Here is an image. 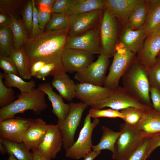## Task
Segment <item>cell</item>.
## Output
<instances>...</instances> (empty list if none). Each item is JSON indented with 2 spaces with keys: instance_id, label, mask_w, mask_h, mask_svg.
Listing matches in <instances>:
<instances>
[{
  "instance_id": "cell-1",
  "label": "cell",
  "mask_w": 160,
  "mask_h": 160,
  "mask_svg": "<svg viewBox=\"0 0 160 160\" xmlns=\"http://www.w3.org/2000/svg\"><path fill=\"white\" fill-rule=\"evenodd\" d=\"M69 28L42 32L35 37L28 38L23 47L29 61L44 57H61Z\"/></svg>"
},
{
  "instance_id": "cell-2",
  "label": "cell",
  "mask_w": 160,
  "mask_h": 160,
  "mask_svg": "<svg viewBox=\"0 0 160 160\" xmlns=\"http://www.w3.org/2000/svg\"><path fill=\"white\" fill-rule=\"evenodd\" d=\"M123 87L141 103L152 108L147 68L136 58L121 77Z\"/></svg>"
},
{
  "instance_id": "cell-3",
  "label": "cell",
  "mask_w": 160,
  "mask_h": 160,
  "mask_svg": "<svg viewBox=\"0 0 160 160\" xmlns=\"http://www.w3.org/2000/svg\"><path fill=\"white\" fill-rule=\"evenodd\" d=\"M45 93L38 88L28 92H20L17 99L8 106L0 109V121L15 117L18 113L31 110L38 115L48 107Z\"/></svg>"
},
{
  "instance_id": "cell-4",
  "label": "cell",
  "mask_w": 160,
  "mask_h": 160,
  "mask_svg": "<svg viewBox=\"0 0 160 160\" xmlns=\"http://www.w3.org/2000/svg\"><path fill=\"white\" fill-rule=\"evenodd\" d=\"M120 135L115 145L112 158L114 160H128L146 138L135 127L125 123L120 126Z\"/></svg>"
},
{
  "instance_id": "cell-5",
  "label": "cell",
  "mask_w": 160,
  "mask_h": 160,
  "mask_svg": "<svg viewBox=\"0 0 160 160\" xmlns=\"http://www.w3.org/2000/svg\"><path fill=\"white\" fill-rule=\"evenodd\" d=\"M103 11L100 25V54L110 58L113 57L116 52L119 21L105 9Z\"/></svg>"
},
{
  "instance_id": "cell-6",
  "label": "cell",
  "mask_w": 160,
  "mask_h": 160,
  "mask_svg": "<svg viewBox=\"0 0 160 160\" xmlns=\"http://www.w3.org/2000/svg\"><path fill=\"white\" fill-rule=\"evenodd\" d=\"M70 112L64 120H58L57 125L61 134L64 148L66 150L74 143V136L83 113L88 106L83 102L71 103Z\"/></svg>"
},
{
  "instance_id": "cell-7",
  "label": "cell",
  "mask_w": 160,
  "mask_h": 160,
  "mask_svg": "<svg viewBox=\"0 0 160 160\" xmlns=\"http://www.w3.org/2000/svg\"><path fill=\"white\" fill-rule=\"evenodd\" d=\"M91 118L89 113L85 117L77 140L70 148L65 150L66 157L78 159L84 158L92 151V132L100 121L98 118H94L92 122Z\"/></svg>"
},
{
  "instance_id": "cell-8",
  "label": "cell",
  "mask_w": 160,
  "mask_h": 160,
  "mask_svg": "<svg viewBox=\"0 0 160 160\" xmlns=\"http://www.w3.org/2000/svg\"><path fill=\"white\" fill-rule=\"evenodd\" d=\"M135 54L124 48H116L104 87L113 89L119 86L120 79L136 57Z\"/></svg>"
},
{
  "instance_id": "cell-9",
  "label": "cell",
  "mask_w": 160,
  "mask_h": 160,
  "mask_svg": "<svg viewBox=\"0 0 160 160\" xmlns=\"http://www.w3.org/2000/svg\"><path fill=\"white\" fill-rule=\"evenodd\" d=\"M91 107V109H100L105 107L119 111L130 107H136L145 110L152 108L140 102L123 87L119 86L113 89L107 98L98 102Z\"/></svg>"
},
{
  "instance_id": "cell-10",
  "label": "cell",
  "mask_w": 160,
  "mask_h": 160,
  "mask_svg": "<svg viewBox=\"0 0 160 160\" xmlns=\"http://www.w3.org/2000/svg\"><path fill=\"white\" fill-rule=\"evenodd\" d=\"M109 64V58L100 54L96 61L83 70L76 72L74 78L80 83L102 86L105 81L106 74Z\"/></svg>"
},
{
  "instance_id": "cell-11",
  "label": "cell",
  "mask_w": 160,
  "mask_h": 160,
  "mask_svg": "<svg viewBox=\"0 0 160 160\" xmlns=\"http://www.w3.org/2000/svg\"><path fill=\"white\" fill-rule=\"evenodd\" d=\"M103 9L77 14L69 17L70 25L68 36L81 35L99 25Z\"/></svg>"
},
{
  "instance_id": "cell-12",
  "label": "cell",
  "mask_w": 160,
  "mask_h": 160,
  "mask_svg": "<svg viewBox=\"0 0 160 160\" xmlns=\"http://www.w3.org/2000/svg\"><path fill=\"white\" fill-rule=\"evenodd\" d=\"M63 67L66 72L81 71L93 62V54L84 50L65 48L61 56Z\"/></svg>"
},
{
  "instance_id": "cell-13",
  "label": "cell",
  "mask_w": 160,
  "mask_h": 160,
  "mask_svg": "<svg viewBox=\"0 0 160 160\" xmlns=\"http://www.w3.org/2000/svg\"><path fill=\"white\" fill-rule=\"evenodd\" d=\"M100 25L81 35L76 37L68 36L65 48L83 50L93 55L100 54Z\"/></svg>"
},
{
  "instance_id": "cell-14",
  "label": "cell",
  "mask_w": 160,
  "mask_h": 160,
  "mask_svg": "<svg viewBox=\"0 0 160 160\" xmlns=\"http://www.w3.org/2000/svg\"><path fill=\"white\" fill-rule=\"evenodd\" d=\"M63 146L61 134L57 124H49L37 149L47 160L55 158Z\"/></svg>"
},
{
  "instance_id": "cell-15",
  "label": "cell",
  "mask_w": 160,
  "mask_h": 160,
  "mask_svg": "<svg viewBox=\"0 0 160 160\" xmlns=\"http://www.w3.org/2000/svg\"><path fill=\"white\" fill-rule=\"evenodd\" d=\"M33 120L30 118H11L0 121L1 138L20 143Z\"/></svg>"
},
{
  "instance_id": "cell-16",
  "label": "cell",
  "mask_w": 160,
  "mask_h": 160,
  "mask_svg": "<svg viewBox=\"0 0 160 160\" xmlns=\"http://www.w3.org/2000/svg\"><path fill=\"white\" fill-rule=\"evenodd\" d=\"M160 51V28L147 35L143 47L137 53L139 62L147 69L156 62Z\"/></svg>"
},
{
  "instance_id": "cell-17",
  "label": "cell",
  "mask_w": 160,
  "mask_h": 160,
  "mask_svg": "<svg viewBox=\"0 0 160 160\" xmlns=\"http://www.w3.org/2000/svg\"><path fill=\"white\" fill-rule=\"evenodd\" d=\"M76 97L88 106L108 97L113 89L88 83L76 84Z\"/></svg>"
},
{
  "instance_id": "cell-18",
  "label": "cell",
  "mask_w": 160,
  "mask_h": 160,
  "mask_svg": "<svg viewBox=\"0 0 160 160\" xmlns=\"http://www.w3.org/2000/svg\"><path fill=\"white\" fill-rule=\"evenodd\" d=\"M144 0H103L105 9L124 25L134 10Z\"/></svg>"
},
{
  "instance_id": "cell-19",
  "label": "cell",
  "mask_w": 160,
  "mask_h": 160,
  "mask_svg": "<svg viewBox=\"0 0 160 160\" xmlns=\"http://www.w3.org/2000/svg\"><path fill=\"white\" fill-rule=\"evenodd\" d=\"M147 36L144 26L134 30L125 25L116 48H124L137 53L142 48Z\"/></svg>"
},
{
  "instance_id": "cell-20",
  "label": "cell",
  "mask_w": 160,
  "mask_h": 160,
  "mask_svg": "<svg viewBox=\"0 0 160 160\" xmlns=\"http://www.w3.org/2000/svg\"><path fill=\"white\" fill-rule=\"evenodd\" d=\"M135 128L145 138L160 134V112L153 108L145 110Z\"/></svg>"
},
{
  "instance_id": "cell-21",
  "label": "cell",
  "mask_w": 160,
  "mask_h": 160,
  "mask_svg": "<svg viewBox=\"0 0 160 160\" xmlns=\"http://www.w3.org/2000/svg\"><path fill=\"white\" fill-rule=\"evenodd\" d=\"M48 124L41 118L33 120L24 135L23 142L30 150L37 148L43 139Z\"/></svg>"
},
{
  "instance_id": "cell-22",
  "label": "cell",
  "mask_w": 160,
  "mask_h": 160,
  "mask_svg": "<svg viewBox=\"0 0 160 160\" xmlns=\"http://www.w3.org/2000/svg\"><path fill=\"white\" fill-rule=\"evenodd\" d=\"M37 88L47 95L48 99L52 104V112L57 116L58 120L62 121L65 120L70 111V106L69 104L65 103L63 101V97L53 90L49 82L39 84Z\"/></svg>"
},
{
  "instance_id": "cell-23",
  "label": "cell",
  "mask_w": 160,
  "mask_h": 160,
  "mask_svg": "<svg viewBox=\"0 0 160 160\" xmlns=\"http://www.w3.org/2000/svg\"><path fill=\"white\" fill-rule=\"evenodd\" d=\"M51 84L67 101H71L76 97V84L66 73L53 77Z\"/></svg>"
},
{
  "instance_id": "cell-24",
  "label": "cell",
  "mask_w": 160,
  "mask_h": 160,
  "mask_svg": "<svg viewBox=\"0 0 160 160\" xmlns=\"http://www.w3.org/2000/svg\"><path fill=\"white\" fill-rule=\"evenodd\" d=\"M149 6V0H144L134 10L125 25L134 30L143 27L146 22Z\"/></svg>"
},
{
  "instance_id": "cell-25",
  "label": "cell",
  "mask_w": 160,
  "mask_h": 160,
  "mask_svg": "<svg viewBox=\"0 0 160 160\" xmlns=\"http://www.w3.org/2000/svg\"><path fill=\"white\" fill-rule=\"evenodd\" d=\"M9 15L11 17V20L9 27L13 34L14 49V50L20 49L28 38V32L23 20L15 18L12 14Z\"/></svg>"
},
{
  "instance_id": "cell-26",
  "label": "cell",
  "mask_w": 160,
  "mask_h": 160,
  "mask_svg": "<svg viewBox=\"0 0 160 160\" xmlns=\"http://www.w3.org/2000/svg\"><path fill=\"white\" fill-rule=\"evenodd\" d=\"M1 142L5 147L7 153L13 155L18 160H33V152L30 151L23 142L19 143L0 138Z\"/></svg>"
},
{
  "instance_id": "cell-27",
  "label": "cell",
  "mask_w": 160,
  "mask_h": 160,
  "mask_svg": "<svg viewBox=\"0 0 160 160\" xmlns=\"http://www.w3.org/2000/svg\"><path fill=\"white\" fill-rule=\"evenodd\" d=\"M150 6L144 25L147 35L160 28V0H149Z\"/></svg>"
},
{
  "instance_id": "cell-28",
  "label": "cell",
  "mask_w": 160,
  "mask_h": 160,
  "mask_svg": "<svg viewBox=\"0 0 160 160\" xmlns=\"http://www.w3.org/2000/svg\"><path fill=\"white\" fill-rule=\"evenodd\" d=\"M14 63L19 75L23 79H30L32 77L29 66V60L23 47L14 50L9 56Z\"/></svg>"
},
{
  "instance_id": "cell-29",
  "label": "cell",
  "mask_w": 160,
  "mask_h": 160,
  "mask_svg": "<svg viewBox=\"0 0 160 160\" xmlns=\"http://www.w3.org/2000/svg\"><path fill=\"white\" fill-rule=\"evenodd\" d=\"M102 135L99 143L96 145H93L92 149L94 151H100L106 149L114 151L115 145L121 132H115L105 126L102 127Z\"/></svg>"
},
{
  "instance_id": "cell-30",
  "label": "cell",
  "mask_w": 160,
  "mask_h": 160,
  "mask_svg": "<svg viewBox=\"0 0 160 160\" xmlns=\"http://www.w3.org/2000/svg\"><path fill=\"white\" fill-rule=\"evenodd\" d=\"M105 7L103 0H76L67 15L70 17L77 14L103 9Z\"/></svg>"
},
{
  "instance_id": "cell-31",
  "label": "cell",
  "mask_w": 160,
  "mask_h": 160,
  "mask_svg": "<svg viewBox=\"0 0 160 160\" xmlns=\"http://www.w3.org/2000/svg\"><path fill=\"white\" fill-rule=\"evenodd\" d=\"M3 81L5 85L7 87L18 88L21 92H31L35 87L36 82L32 79L28 82L24 81L18 76L12 74L3 73Z\"/></svg>"
},
{
  "instance_id": "cell-32",
  "label": "cell",
  "mask_w": 160,
  "mask_h": 160,
  "mask_svg": "<svg viewBox=\"0 0 160 160\" xmlns=\"http://www.w3.org/2000/svg\"><path fill=\"white\" fill-rule=\"evenodd\" d=\"M13 39L9 26L0 28V55L9 56L14 51Z\"/></svg>"
},
{
  "instance_id": "cell-33",
  "label": "cell",
  "mask_w": 160,
  "mask_h": 160,
  "mask_svg": "<svg viewBox=\"0 0 160 160\" xmlns=\"http://www.w3.org/2000/svg\"><path fill=\"white\" fill-rule=\"evenodd\" d=\"M145 110L139 108L130 107L123 109L120 112L125 123L128 125L135 127L142 118Z\"/></svg>"
},
{
  "instance_id": "cell-34",
  "label": "cell",
  "mask_w": 160,
  "mask_h": 160,
  "mask_svg": "<svg viewBox=\"0 0 160 160\" xmlns=\"http://www.w3.org/2000/svg\"><path fill=\"white\" fill-rule=\"evenodd\" d=\"M69 17L67 14L52 13V17L46 28V31H59L69 28Z\"/></svg>"
},
{
  "instance_id": "cell-35",
  "label": "cell",
  "mask_w": 160,
  "mask_h": 160,
  "mask_svg": "<svg viewBox=\"0 0 160 160\" xmlns=\"http://www.w3.org/2000/svg\"><path fill=\"white\" fill-rule=\"evenodd\" d=\"M3 73L0 72V107L2 108L9 105L16 99V96L12 88H8L4 84Z\"/></svg>"
},
{
  "instance_id": "cell-36",
  "label": "cell",
  "mask_w": 160,
  "mask_h": 160,
  "mask_svg": "<svg viewBox=\"0 0 160 160\" xmlns=\"http://www.w3.org/2000/svg\"><path fill=\"white\" fill-rule=\"evenodd\" d=\"M150 86L160 89V57H157L154 64L147 69Z\"/></svg>"
},
{
  "instance_id": "cell-37",
  "label": "cell",
  "mask_w": 160,
  "mask_h": 160,
  "mask_svg": "<svg viewBox=\"0 0 160 160\" xmlns=\"http://www.w3.org/2000/svg\"><path fill=\"white\" fill-rule=\"evenodd\" d=\"M25 1L22 0H0V12L13 15Z\"/></svg>"
},
{
  "instance_id": "cell-38",
  "label": "cell",
  "mask_w": 160,
  "mask_h": 160,
  "mask_svg": "<svg viewBox=\"0 0 160 160\" xmlns=\"http://www.w3.org/2000/svg\"><path fill=\"white\" fill-rule=\"evenodd\" d=\"M33 6L32 0L29 1L22 12V20L27 31L31 32L33 26Z\"/></svg>"
},
{
  "instance_id": "cell-39",
  "label": "cell",
  "mask_w": 160,
  "mask_h": 160,
  "mask_svg": "<svg viewBox=\"0 0 160 160\" xmlns=\"http://www.w3.org/2000/svg\"><path fill=\"white\" fill-rule=\"evenodd\" d=\"M89 114L91 117L94 118L101 117L122 118L120 111L112 109H97L91 108L89 111Z\"/></svg>"
},
{
  "instance_id": "cell-40",
  "label": "cell",
  "mask_w": 160,
  "mask_h": 160,
  "mask_svg": "<svg viewBox=\"0 0 160 160\" xmlns=\"http://www.w3.org/2000/svg\"><path fill=\"white\" fill-rule=\"evenodd\" d=\"M76 0H55L51 9L52 13L67 14Z\"/></svg>"
},
{
  "instance_id": "cell-41",
  "label": "cell",
  "mask_w": 160,
  "mask_h": 160,
  "mask_svg": "<svg viewBox=\"0 0 160 160\" xmlns=\"http://www.w3.org/2000/svg\"><path fill=\"white\" fill-rule=\"evenodd\" d=\"M0 67L4 73L19 75L14 63L9 56L0 55Z\"/></svg>"
},
{
  "instance_id": "cell-42",
  "label": "cell",
  "mask_w": 160,
  "mask_h": 160,
  "mask_svg": "<svg viewBox=\"0 0 160 160\" xmlns=\"http://www.w3.org/2000/svg\"><path fill=\"white\" fill-rule=\"evenodd\" d=\"M150 138H146L142 145L132 154L128 160H145V154Z\"/></svg>"
},
{
  "instance_id": "cell-43",
  "label": "cell",
  "mask_w": 160,
  "mask_h": 160,
  "mask_svg": "<svg viewBox=\"0 0 160 160\" xmlns=\"http://www.w3.org/2000/svg\"><path fill=\"white\" fill-rule=\"evenodd\" d=\"M150 95L153 109L160 112V89L150 86Z\"/></svg>"
},
{
  "instance_id": "cell-44",
  "label": "cell",
  "mask_w": 160,
  "mask_h": 160,
  "mask_svg": "<svg viewBox=\"0 0 160 160\" xmlns=\"http://www.w3.org/2000/svg\"><path fill=\"white\" fill-rule=\"evenodd\" d=\"M32 1L33 6V26L30 37H33L38 35L42 31L39 25L38 9L35 5L34 0H32Z\"/></svg>"
},
{
  "instance_id": "cell-45",
  "label": "cell",
  "mask_w": 160,
  "mask_h": 160,
  "mask_svg": "<svg viewBox=\"0 0 160 160\" xmlns=\"http://www.w3.org/2000/svg\"><path fill=\"white\" fill-rule=\"evenodd\" d=\"M160 146V134L150 137L147 149L145 160L149 157L152 152L157 147Z\"/></svg>"
},
{
  "instance_id": "cell-46",
  "label": "cell",
  "mask_w": 160,
  "mask_h": 160,
  "mask_svg": "<svg viewBox=\"0 0 160 160\" xmlns=\"http://www.w3.org/2000/svg\"><path fill=\"white\" fill-rule=\"evenodd\" d=\"M34 1L37 4V8L41 11L51 12V9L55 0H39ZM52 13V12H51Z\"/></svg>"
},
{
  "instance_id": "cell-47",
  "label": "cell",
  "mask_w": 160,
  "mask_h": 160,
  "mask_svg": "<svg viewBox=\"0 0 160 160\" xmlns=\"http://www.w3.org/2000/svg\"><path fill=\"white\" fill-rule=\"evenodd\" d=\"M38 22L39 27L42 31L46 24L50 20L51 12L41 11L38 10Z\"/></svg>"
},
{
  "instance_id": "cell-48",
  "label": "cell",
  "mask_w": 160,
  "mask_h": 160,
  "mask_svg": "<svg viewBox=\"0 0 160 160\" xmlns=\"http://www.w3.org/2000/svg\"><path fill=\"white\" fill-rule=\"evenodd\" d=\"M11 20L10 15L4 12L0 13V28L9 26Z\"/></svg>"
},
{
  "instance_id": "cell-49",
  "label": "cell",
  "mask_w": 160,
  "mask_h": 160,
  "mask_svg": "<svg viewBox=\"0 0 160 160\" xmlns=\"http://www.w3.org/2000/svg\"><path fill=\"white\" fill-rule=\"evenodd\" d=\"M100 151H94L91 152L87 154L84 157V160H93L94 159L99 155Z\"/></svg>"
},
{
  "instance_id": "cell-50",
  "label": "cell",
  "mask_w": 160,
  "mask_h": 160,
  "mask_svg": "<svg viewBox=\"0 0 160 160\" xmlns=\"http://www.w3.org/2000/svg\"><path fill=\"white\" fill-rule=\"evenodd\" d=\"M33 155V160H47L39 153L37 149L32 150Z\"/></svg>"
},
{
  "instance_id": "cell-51",
  "label": "cell",
  "mask_w": 160,
  "mask_h": 160,
  "mask_svg": "<svg viewBox=\"0 0 160 160\" xmlns=\"http://www.w3.org/2000/svg\"><path fill=\"white\" fill-rule=\"evenodd\" d=\"M0 152L2 154H4L7 153V151L5 147L1 141H0Z\"/></svg>"
},
{
  "instance_id": "cell-52",
  "label": "cell",
  "mask_w": 160,
  "mask_h": 160,
  "mask_svg": "<svg viewBox=\"0 0 160 160\" xmlns=\"http://www.w3.org/2000/svg\"><path fill=\"white\" fill-rule=\"evenodd\" d=\"M9 156L8 160H18L13 155L10 154L9 155Z\"/></svg>"
},
{
  "instance_id": "cell-53",
  "label": "cell",
  "mask_w": 160,
  "mask_h": 160,
  "mask_svg": "<svg viewBox=\"0 0 160 160\" xmlns=\"http://www.w3.org/2000/svg\"><path fill=\"white\" fill-rule=\"evenodd\" d=\"M157 57H160V51L159 52Z\"/></svg>"
}]
</instances>
